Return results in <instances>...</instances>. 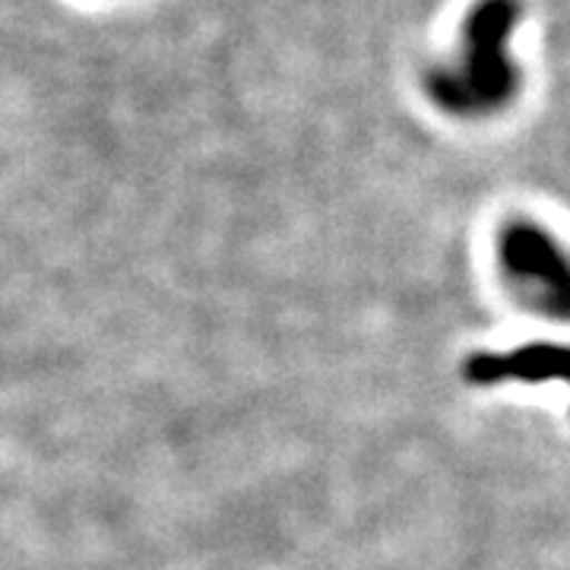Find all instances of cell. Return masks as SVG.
Segmentation results:
<instances>
[{"label": "cell", "mask_w": 570, "mask_h": 570, "mask_svg": "<svg viewBox=\"0 0 570 570\" xmlns=\"http://www.w3.org/2000/svg\"><path fill=\"white\" fill-rule=\"evenodd\" d=\"M513 22L510 0H485L466 26L463 67L444 70L431 80V92L453 111H489L513 92V70L504 45Z\"/></svg>", "instance_id": "cell-1"}, {"label": "cell", "mask_w": 570, "mask_h": 570, "mask_svg": "<svg viewBox=\"0 0 570 570\" xmlns=\"http://www.w3.org/2000/svg\"><path fill=\"white\" fill-rule=\"evenodd\" d=\"M501 261L513 279L527 285L532 302L551 314H570V264L532 225H510L501 235Z\"/></svg>", "instance_id": "cell-2"}, {"label": "cell", "mask_w": 570, "mask_h": 570, "mask_svg": "<svg viewBox=\"0 0 570 570\" xmlns=\"http://www.w3.org/2000/svg\"><path fill=\"white\" fill-rule=\"evenodd\" d=\"M472 374L479 381H498V377H532V381L564 377L570 381V348L532 346L513 355H501V358L485 355L472 362Z\"/></svg>", "instance_id": "cell-3"}]
</instances>
